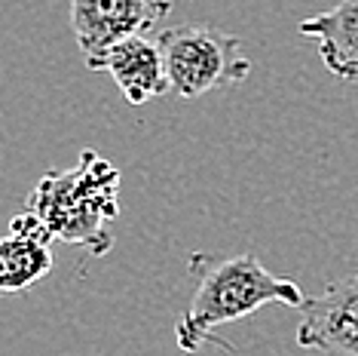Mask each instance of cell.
<instances>
[{
  "mask_svg": "<svg viewBox=\"0 0 358 356\" xmlns=\"http://www.w3.org/2000/svg\"><path fill=\"white\" fill-rule=\"evenodd\" d=\"M187 267L196 280V289L181 320L175 322L178 347L187 353H196L202 344L211 341L215 329L224 322L251 317L266 304L300 307L306 301L297 280L266 271L255 255L193 252Z\"/></svg>",
  "mask_w": 358,
  "mask_h": 356,
  "instance_id": "1",
  "label": "cell"
},
{
  "mask_svg": "<svg viewBox=\"0 0 358 356\" xmlns=\"http://www.w3.org/2000/svg\"><path fill=\"white\" fill-rule=\"evenodd\" d=\"M25 209L55 240L104 255L113 249L110 221L120 215V169L101 153L83 151L74 169L40 178Z\"/></svg>",
  "mask_w": 358,
  "mask_h": 356,
  "instance_id": "2",
  "label": "cell"
},
{
  "mask_svg": "<svg viewBox=\"0 0 358 356\" xmlns=\"http://www.w3.org/2000/svg\"><path fill=\"white\" fill-rule=\"evenodd\" d=\"M169 86L181 99H196L211 89L239 86L251 74L242 40L211 25H175L157 34Z\"/></svg>",
  "mask_w": 358,
  "mask_h": 356,
  "instance_id": "3",
  "label": "cell"
},
{
  "mask_svg": "<svg viewBox=\"0 0 358 356\" xmlns=\"http://www.w3.org/2000/svg\"><path fill=\"white\" fill-rule=\"evenodd\" d=\"M294 341L303 350L358 356V271L324 286L322 295L300 304Z\"/></svg>",
  "mask_w": 358,
  "mask_h": 356,
  "instance_id": "4",
  "label": "cell"
},
{
  "mask_svg": "<svg viewBox=\"0 0 358 356\" xmlns=\"http://www.w3.org/2000/svg\"><path fill=\"white\" fill-rule=\"evenodd\" d=\"M172 13V0H71V28L86 59L148 31Z\"/></svg>",
  "mask_w": 358,
  "mask_h": 356,
  "instance_id": "5",
  "label": "cell"
},
{
  "mask_svg": "<svg viewBox=\"0 0 358 356\" xmlns=\"http://www.w3.org/2000/svg\"><path fill=\"white\" fill-rule=\"evenodd\" d=\"M86 68L108 71L129 104H148L150 99H159V95H166L172 89L159 40L148 34H132L117 40L104 53L86 59Z\"/></svg>",
  "mask_w": 358,
  "mask_h": 356,
  "instance_id": "6",
  "label": "cell"
},
{
  "mask_svg": "<svg viewBox=\"0 0 358 356\" xmlns=\"http://www.w3.org/2000/svg\"><path fill=\"white\" fill-rule=\"evenodd\" d=\"M52 240L55 237L43 228V221L28 209L13 218L10 231L0 237V295L25 292L50 277L55 267Z\"/></svg>",
  "mask_w": 358,
  "mask_h": 356,
  "instance_id": "7",
  "label": "cell"
},
{
  "mask_svg": "<svg viewBox=\"0 0 358 356\" xmlns=\"http://www.w3.org/2000/svg\"><path fill=\"white\" fill-rule=\"evenodd\" d=\"M303 37L315 40L324 68L334 77L358 80V0H340L319 15H309L297 25Z\"/></svg>",
  "mask_w": 358,
  "mask_h": 356,
  "instance_id": "8",
  "label": "cell"
}]
</instances>
